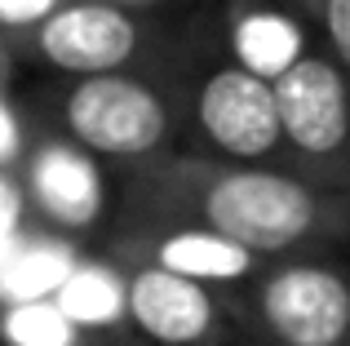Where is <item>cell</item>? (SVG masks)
Returning <instances> with one entry per match:
<instances>
[{"label": "cell", "instance_id": "277c9868", "mask_svg": "<svg viewBox=\"0 0 350 346\" xmlns=\"http://www.w3.org/2000/svg\"><path fill=\"white\" fill-rule=\"evenodd\" d=\"M62 120L80 147L111 160H146L169 138V111L160 94L124 71L80 80L62 103Z\"/></svg>", "mask_w": 350, "mask_h": 346}, {"label": "cell", "instance_id": "7a4b0ae2", "mask_svg": "<svg viewBox=\"0 0 350 346\" xmlns=\"http://www.w3.org/2000/svg\"><path fill=\"white\" fill-rule=\"evenodd\" d=\"M231 315L239 346H350V271L319 253L271 262Z\"/></svg>", "mask_w": 350, "mask_h": 346}, {"label": "cell", "instance_id": "52a82bcc", "mask_svg": "<svg viewBox=\"0 0 350 346\" xmlns=\"http://www.w3.org/2000/svg\"><path fill=\"white\" fill-rule=\"evenodd\" d=\"M120 258L173 271V276L208 284L217 293H226V289L239 293L271 267L226 235H213L204 226H173V222H133L120 240Z\"/></svg>", "mask_w": 350, "mask_h": 346}, {"label": "cell", "instance_id": "4fadbf2b", "mask_svg": "<svg viewBox=\"0 0 350 346\" xmlns=\"http://www.w3.org/2000/svg\"><path fill=\"white\" fill-rule=\"evenodd\" d=\"M5 338L9 346H67L76 342L71 315L53 302H18L5 315Z\"/></svg>", "mask_w": 350, "mask_h": 346}, {"label": "cell", "instance_id": "7c38bea8", "mask_svg": "<svg viewBox=\"0 0 350 346\" xmlns=\"http://www.w3.org/2000/svg\"><path fill=\"white\" fill-rule=\"evenodd\" d=\"M71 280V262L53 249H27L0 271V289L14 297H27V302H40V293H53Z\"/></svg>", "mask_w": 350, "mask_h": 346}, {"label": "cell", "instance_id": "6da1fadb", "mask_svg": "<svg viewBox=\"0 0 350 346\" xmlns=\"http://www.w3.org/2000/svg\"><path fill=\"white\" fill-rule=\"evenodd\" d=\"M133 222L204 226L262 262L306 258L350 231V200L257 165L178 160L146 173L133 191Z\"/></svg>", "mask_w": 350, "mask_h": 346}, {"label": "cell", "instance_id": "d6986e66", "mask_svg": "<svg viewBox=\"0 0 350 346\" xmlns=\"http://www.w3.org/2000/svg\"><path fill=\"white\" fill-rule=\"evenodd\" d=\"M107 5H137V0H107Z\"/></svg>", "mask_w": 350, "mask_h": 346}, {"label": "cell", "instance_id": "8992f818", "mask_svg": "<svg viewBox=\"0 0 350 346\" xmlns=\"http://www.w3.org/2000/svg\"><path fill=\"white\" fill-rule=\"evenodd\" d=\"M280 98V120H284V142L297 151L306 165L324 169L337 165L350 147V89L346 71L328 58H306L275 80Z\"/></svg>", "mask_w": 350, "mask_h": 346}, {"label": "cell", "instance_id": "9a60e30c", "mask_svg": "<svg viewBox=\"0 0 350 346\" xmlns=\"http://www.w3.org/2000/svg\"><path fill=\"white\" fill-rule=\"evenodd\" d=\"M53 0H0V18H5V23H31V18H49L53 14Z\"/></svg>", "mask_w": 350, "mask_h": 346}, {"label": "cell", "instance_id": "8fae6325", "mask_svg": "<svg viewBox=\"0 0 350 346\" xmlns=\"http://www.w3.org/2000/svg\"><path fill=\"white\" fill-rule=\"evenodd\" d=\"M58 306L71 315V320H89V324H103L111 315H124V280L111 276V271H76V276L62 284Z\"/></svg>", "mask_w": 350, "mask_h": 346}, {"label": "cell", "instance_id": "ba28073f", "mask_svg": "<svg viewBox=\"0 0 350 346\" xmlns=\"http://www.w3.org/2000/svg\"><path fill=\"white\" fill-rule=\"evenodd\" d=\"M137 23L107 0L58 5L40 23V53L71 76H111L137 53Z\"/></svg>", "mask_w": 350, "mask_h": 346}, {"label": "cell", "instance_id": "9c48e42d", "mask_svg": "<svg viewBox=\"0 0 350 346\" xmlns=\"http://www.w3.org/2000/svg\"><path fill=\"white\" fill-rule=\"evenodd\" d=\"M31 196L58 226H94L103 213V178L71 147H44L31 165Z\"/></svg>", "mask_w": 350, "mask_h": 346}, {"label": "cell", "instance_id": "2e32d148", "mask_svg": "<svg viewBox=\"0 0 350 346\" xmlns=\"http://www.w3.org/2000/svg\"><path fill=\"white\" fill-rule=\"evenodd\" d=\"M67 346H146L142 338H137L133 329H124V333H107V329H98V333H89V338H76V342H67Z\"/></svg>", "mask_w": 350, "mask_h": 346}, {"label": "cell", "instance_id": "5bb4252c", "mask_svg": "<svg viewBox=\"0 0 350 346\" xmlns=\"http://www.w3.org/2000/svg\"><path fill=\"white\" fill-rule=\"evenodd\" d=\"M324 27H328L337 62H342V71L350 76V0H324Z\"/></svg>", "mask_w": 350, "mask_h": 346}, {"label": "cell", "instance_id": "ac0fdd59", "mask_svg": "<svg viewBox=\"0 0 350 346\" xmlns=\"http://www.w3.org/2000/svg\"><path fill=\"white\" fill-rule=\"evenodd\" d=\"M14 213H18V200H14V191L0 182V235L9 231V222H14Z\"/></svg>", "mask_w": 350, "mask_h": 346}, {"label": "cell", "instance_id": "3957f363", "mask_svg": "<svg viewBox=\"0 0 350 346\" xmlns=\"http://www.w3.org/2000/svg\"><path fill=\"white\" fill-rule=\"evenodd\" d=\"M124 320L146 346H239L231 297L173 271L124 262Z\"/></svg>", "mask_w": 350, "mask_h": 346}, {"label": "cell", "instance_id": "e0dca14e", "mask_svg": "<svg viewBox=\"0 0 350 346\" xmlns=\"http://www.w3.org/2000/svg\"><path fill=\"white\" fill-rule=\"evenodd\" d=\"M14 147H18V124H14V116L0 107V160L14 156Z\"/></svg>", "mask_w": 350, "mask_h": 346}, {"label": "cell", "instance_id": "5b68a950", "mask_svg": "<svg viewBox=\"0 0 350 346\" xmlns=\"http://www.w3.org/2000/svg\"><path fill=\"white\" fill-rule=\"evenodd\" d=\"M196 116H200L204 138L235 165H257L284 142L275 85L244 71L239 62L204 76L200 98H196Z\"/></svg>", "mask_w": 350, "mask_h": 346}, {"label": "cell", "instance_id": "30bf717a", "mask_svg": "<svg viewBox=\"0 0 350 346\" xmlns=\"http://www.w3.org/2000/svg\"><path fill=\"white\" fill-rule=\"evenodd\" d=\"M231 40H235L239 67L262 76V80H271V85L284 80L306 58V53H301V27L293 23V18L275 14V9H244V14H235Z\"/></svg>", "mask_w": 350, "mask_h": 346}]
</instances>
